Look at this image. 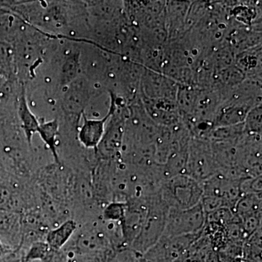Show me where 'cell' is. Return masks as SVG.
I'll use <instances>...</instances> for the list:
<instances>
[{"mask_svg": "<svg viewBox=\"0 0 262 262\" xmlns=\"http://www.w3.org/2000/svg\"><path fill=\"white\" fill-rule=\"evenodd\" d=\"M168 210L169 206L162 198L160 192L151 196L149 209L140 233L130 247L139 256L154 246L163 236Z\"/></svg>", "mask_w": 262, "mask_h": 262, "instance_id": "cell-1", "label": "cell"}, {"mask_svg": "<svg viewBox=\"0 0 262 262\" xmlns=\"http://www.w3.org/2000/svg\"><path fill=\"white\" fill-rule=\"evenodd\" d=\"M160 193L169 208L188 209L201 203L203 186L202 183L182 174L165 179Z\"/></svg>", "mask_w": 262, "mask_h": 262, "instance_id": "cell-2", "label": "cell"}, {"mask_svg": "<svg viewBox=\"0 0 262 262\" xmlns=\"http://www.w3.org/2000/svg\"><path fill=\"white\" fill-rule=\"evenodd\" d=\"M206 221V214L201 203L188 209L169 208L163 236L173 237L201 233Z\"/></svg>", "mask_w": 262, "mask_h": 262, "instance_id": "cell-3", "label": "cell"}, {"mask_svg": "<svg viewBox=\"0 0 262 262\" xmlns=\"http://www.w3.org/2000/svg\"><path fill=\"white\" fill-rule=\"evenodd\" d=\"M216 171L211 143L191 138L188 146L186 175L203 183L215 175Z\"/></svg>", "mask_w": 262, "mask_h": 262, "instance_id": "cell-4", "label": "cell"}, {"mask_svg": "<svg viewBox=\"0 0 262 262\" xmlns=\"http://www.w3.org/2000/svg\"><path fill=\"white\" fill-rule=\"evenodd\" d=\"M201 233L168 237L159 241L139 256V262H173L189 251Z\"/></svg>", "mask_w": 262, "mask_h": 262, "instance_id": "cell-5", "label": "cell"}, {"mask_svg": "<svg viewBox=\"0 0 262 262\" xmlns=\"http://www.w3.org/2000/svg\"><path fill=\"white\" fill-rule=\"evenodd\" d=\"M111 106L107 115L101 120H89L83 115L84 122L79 133V139L85 147L97 149L104 134L106 129L105 125L116 110L113 94H111Z\"/></svg>", "mask_w": 262, "mask_h": 262, "instance_id": "cell-6", "label": "cell"}, {"mask_svg": "<svg viewBox=\"0 0 262 262\" xmlns=\"http://www.w3.org/2000/svg\"><path fill=\"white\" fill-rule=\"evenodd\" d=\"M21 217L15 211L0 210V243L8 250L18 247L22 242Z\"/></svg>", "mask_w": 262, "mask_h": 262, "instance_id": "cell-7", "label": "cell"}, {"mask_svg": "<svg viewBox=\"0 0 262 262\" xmlns=\"http://www.w3.org/2000/svg\"><path fill=\"white\" fill-rule=\"evenodd\" d=\"M123 136V127L118 122H112L104 134L97 149H99L103 156L113 157L118 153L121 148Z\"/></svg>", "mask_w": 262, "mask_h": 262, "instance_id": "cell-8", "label": "cell"}, {"mask_svg": "<svg viewBox=\"0 0 262 262\" xmlns=\"http://www.w3.org/2000/svg\"><path fill=\"white\" fill-rule=\"evenodd\" d=\"M77 229V224L73 220H67L51 229L47 233L46 241L50 248L55 251H61L69 242Z\"/></svg>", "mask_w": 262, "mask_h": 262, "instance_id": "cell-9", "label": "cell"}, {"mask_svg": "<svg viewBox=\"0 0 262 262\" xmlns=\"http://www.w3.org/2000/svg\"><path fill=\"white\" fill-rule=\"evenodd\" d=\"M261 194H248L241 196L234 206L232 211L239 220L261 215Z\"/></svg>", "mask_w": 262, "mask_h": 262, "instance_id": "cell-10", "label": "cell"}, {"mask_svg": "<svg viewBox=\"0 0 262 262\" xmlns=\"http://www.w3.org/2000/svg\"><path fill=\"white\" fill-rule=\"evenodd\" d=\"M25 96V94L23 91L20 102H19L18 114L20 120H21L22 127H23L26 136H27V141L29 144H31L33 136L35 133L38 132L40 124L37 121L34 114H32L29 110Z\"/></svg>", "mask_w": 262, "mask_h": 262, "instance_id": "cell-11", "label": "cell"}, {"mask_svg": "<svg viewBox=\"0 0 262 262\" xmlns=\"http://www.w3.org/2000/svg\"><path fill=\"white\" fill-rule=\"evenodd\" d=\"M58 122L55 120H53V121L40 124L37 133L40 136L42 141L46 143V145L51 150L55 162L56 163L60 164L56 148V139L57 135H58Z\"/></svg>", "mask_w": 262, "mask_h": 262, "instance_id": "cell-12", "label": "cell"}, {"mask_svg": "<svg viewBox=\"0 0 262 262\" xmlns=\"http://www.w3.org/2000/svg\"><path fill=\"white\" fill-rule=\"evenodd\" d=\"M244 123V132L248 135H261V108L257 105L250 110Z\"/></svg>", "mask_w": 262, "mask_h": 262, "instance_id": "cell-13", "label": "cell"}, {"mask_svg": "<svg viewBox=\"0 0 262 262\" xmlns=\"http://www.w3.org/2000/svg\"><path fill=\"white\" fill-rule=\"evenodd\" d=\"M51 251L46 241H39L30 245L27 252L21 257V262L42 261Z\"/></svg>", "mask_w": 262, "mask_h": 262, "instance_id": "cell-14", "label": "cell"}, {"mask_svg": "<svg viewBox=\"0 0 262 262\" xmlns=\"http://www.w3.org/2000/svg\"><path fill=\"white\" fill-rule=\"evenodd\" d=\"M126 209V203L113 201L108 203L102 213L104 221L113 222H121Z\"/></svg>", "mask_w": 262, "mask_h": 262, "instance_id": "cell-15", "label": "cell"}, {"mask_svg": "<svg viewBox=\"0 0 262 262\" xmlns=\"http://www.w3.org/2000/svg\"><path fill=\"white\" fill-rule=\"evenodd\" d=\"M244 56L241 55L237 63L241 66V70L252 71L254 72L258 66L259 64V59L261 56H259L258 51L248 52V54L243 53Z\"/></svg>", "mask_w": 262, "mask_h": 262, "instance_id": "cell-16", "label": "cell"}, {"mask_svg": "<svg viewBox=\"0 0 262 262\" xmlns=\"http://www.w3.org/2000/svg\"><path fill=\"white\" fill-rule=\"evenodd\" d=\"M139 256L130 248H124L113 252L107 262H139Z\"/></svg>", "mask_w": 262, "mask_h": 262, "instance_id": "cell-17", "label": "cell"}, {"mask_svg": "<svg viewBox=\"0 0 262 262\" xmlns=\"http://www.w3.org/2000/svg\"><path fill=\"white\" fill-rule=\"evenodd\" d=\"M13 196L7 187L0 186V210L10 211V207L13 205Z\"/></svg>", "mask_w": 262, "mask_h": 262, "instance_id": "cell-18", "label": "cell"}, {"mask_svg": "<svg viewBox=\"0 0 262 262\" xmlns=\"http://www.w3.org/2000/svg\"><path fill=\"white\" fill-rule=\"evenodd\" d=\"M65 66L68 67L69 68L64 69V78H66V82H70L71 78H73L76 75V72H77V59L76 58H71L67 61Z\"/></svg>", "mask_w": 262, "mask_h": 262, "instance_id": "cell-19", "label": "cell"}, {"mask_svg": "<svg viewBox=\"0 0 262 262\" xmlns=\"http://www.w3.org/2000/svg\"><path fill=\"white\" fill-rule=\"evenodd\" d=\"M41 262H65L64 253L51 249L47 256Z\"/></svg>", "mask_w": 262, "mask_h": 262, "instance_id": "cell-20", "label": "cell"}, {"mask_svg": "<svg viewBox=\"0 0 262 262\" xmlns=\"http://www.w3.org/2000/svg\"><path fill=\"white\" fill-rule=\"evenodd\" d=\"M10 250H8V248H5L3 244L0 243V259L3 257V256H5L8 252H9Z\"/></svg>", "mask_w": 262, "mask_h": 262, "instance_id": "cell-21", "label": "cell"}]
</instances>
